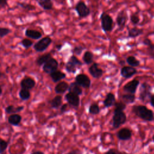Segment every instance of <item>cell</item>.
<instances>
[{
    "label": "cell",
    "instance_id": "obj_11",
    "mask_svg": "<svg viewBox=\"0 0 154 154\" xmlns=\"http://www.w3.org/2000/svg\"><path fill=\"white\" fill-rule=\"evenodd\" d=\"M140 84V81L137 79H133L123 86V90L129 93L134 94L137 89L138 86Z\"/></svg>",
    "mask_w": 154,
    "mask_h": 154
},
{
    "label": "cell",
    "instance_id": "obj_35",
    "mask_svg": "<svg viewBox=\"0 0 154 154\" xmlns=\"http://www.w3.org/2000/svg\"><path fill=\"white\" fill-rule=\"evenodd\" d=\"M17 4L22 8L28 10V11L34 10V9L35 8V7L34 5H32L30 4H27V3H25V2H20V3H17Z\"/></svg>",
    "mask_w": 154,
    "mask_h": 154
},
{
    "label": "cell",
    "instance_id": "obj_51",
    "mask_svg": "<svg viewBox=\"0 0 154 154\" xmlns=\"http://www.w3.org/2000/svg\"><path fill=\"white\" fill-rule=\"evenodd\" d=\"M152 140H153V141L154 142V135L152 136Z\"/></svg>",
    "mask_w": 154,
    "mask_h": 154
},
{
    "label": "cell",
    "instance_id": "obj_13",
    "mask_svg": "<svg viewBox=\"0 0 154 154\" xmlns=\"http://www.w3.org/2000/svg\"><path fill=\"white\" fill-rule=\"evenodd\" d=\"M65 99L70 105L73 106H78L79 105L80 99L78 95L73 93L69 92L65 95Z\"/></svg>",
    "mask_w": 154,
    "mask_h": 154
},
{
    "label": "cell",
    "instance_id": "obj_42",
    "mask_svg": "<svg viewBox=\"0 0 154 154\" xmlns=\"http://www.w3.org/2000/svg\"><path fill=\"white\" fill-rule=\"evenodd\" d=\"M67 108V104H66V103H64V104H63V105H61V108H60V111H61V113L64 112L66 111Z\"/></svg>",
    "mask_w": 154,
    "mask_h": 154
},
{
    "label": "cell",
    "instance_id": "obj_22",
    "mask_svg": "<svg viewBox=\"0 0 154 154\" xmlns=\"http://www.w3.org/2000/svg\"><path fill=\"white\" fill-rule=\"evenodd\" d=\"M116 102V96L112 93H108L103 100V105L105 107H110Z\"/></svg>",
    "mask_w": 154,
    "mask_h": 154
},
{
    "label": "cell",
    "instance_id": "obj_23",
    "mask_svg": "<svg viewBox=\"0 0 154 154\" xmlns=\"http://www.w3.org/2000/svg\"><path fill=\"white\" fill-rule=\"evenodd\" d=\"M68 91H69V92L73 93L78 96L81 95L82 93V90L81 88V86H79L76 82H72L69 85Z\"/></svg>",
    "mask_w": 154,
    "mask_h": 154
},
{
    "label": "cell",
    "instance_id": "obj_8",
    "mask_svg": "<svg viewBox=\"0 0 154 154\" xmlns=\"http://www.w3.org/2000/svg\"><path fill=\"white\" fill-rule=\"evenodd\" d=\"M58 67V62L57 60L52 57L49 59L43 65V71L48 74L57 70Z\"/></svg>",
    "mask_w": 154,
    "mask_h": 154
},
{
    "label": "cell",
    "instance_id": "obj_52",
    "mask_svg": "<svg viewBox=\"0 0 154 154\" xmlns=\"http://www.w3.org/2000/svg\"><path fill=\"white\" fill-rule=\"evenodd\" d=\"M15 154H19V153H15Z\"/></svg>",
    "mask_w": 154,
    "mask_h": 154
},
{
    "label": "cell",
    "instance_id": "obj_50",
    "mask_svg": "<svg viewBox=\"0 0 154 154\" xmlns=\"http://www.w3.org/2000/svg\"><path fill=\"white\" fill-rule=\"evenodd\" d=\"M2 93V87L0 86V96H1Z\"/></svg>",
    "mask_w": 154,
    "mask_h": 154
},
{
    "label": "cell",
    "instance_id": "obj_44",
    "mask_svg": "<svg viewBox=\"0 0 154 154\" xmlns=\"http://www.w3.org/2000/svg\"><path fill=\"white\" fill-rule=\"evenodd\" d=\"M105 154H117V153L114 149H109Z\"/></svg>",
    "mask_w": 154,
    "mask_h": 154
},
{
    "label": "cell",
    "instance_id": "obj_17",
    "mask_svg": "<svg viewBox=\"0 0 154 154\" xmlns=\"http://www.w3.org/2000/svg\"><path fill=\"white\" fill-rule=\"evenodd\" d=\"M25 35L27 37L29 38L34 39V40H39L42 37V34L40 31L35 29H29V28H27L25 29Z\"/></svg>",
    "mask_w": 154,
    "mask_h": 154
},
{
    "label": "cell",
    "instance_id": "obj_24",
    "mask_svg": "<svg viewBox=\"0 0 154 154\" xmlns=\"http://www.w3.org/2000/svg\"><path fill=\"white\" fill-rule=\"evenodd\" d=\"M23 109H24L23 106H19L15 107L12 105H10L5 108V111L8 114H16L17 112H20L22 111H23Z\"/></svg>",
    "mask_w": 154,
    "mask_h": 154
},
{
    "label": "cell",
    "instance_id": "obj_5",
    "mask_svg": "<svg viewBox=\"0 0 154 154\" xmlns=\"http://www.w3.org/2000/svg\"><path fill=\"white\" fill-rule=\"evenodd\" d=\"M52 39L51 37L46 36L38 40V42L35 43L33 46V48L36 52H42L45 51L51 44Z\"/></svg>",
    "mask_w": 154,
    "mask_h": 154
},
{
    "label": "cell",
    "instance_id": "obj_41",
    "mask_svg": "<svg viewBox=\"0 0 154 154\" xmlns=\"http://www.w3.org/2000/svg\"><path fill=\"white\" fill-rule=\"evenodd\" d=\"M8 5L7 0H0V7L4 8Z\"/></svg>",
    "mask_w": 154,
    "mask_h": 154
},
{
    "label": "cell",
    "instance_id": "obj_40",
    "mask_svg": "<svg viewBox=\"0 0 154 154\" xmlns=\"http://www.w3.org/2000/svg\"><path fill=\"white\" fill-rule=\"evenodd\" d=\"M11 32V30L8 28L0 27V37L3 38L4 37L7 35Z\"/></svg>",
    "mask_w": 154,
    "mask_h": 154
},
{
    "label": "cell",
    "instance_id": "obj_46",
    "mask_svg": "<svg viewBox=\"0 0 154 154\" xmlns=\"http://www.w3.org/2000/svg\"><path fill=\"white\" fill-rule=\"evenodd\" d=\"M31 154H45L44 152H42V151H38V150H37V151H33L31 153Z\"/></svg>",
    "mask_w": 154,
    "mask_h": 154
},
{
    "label": "cell",
    "instance_id": "obj_39",
    "mask_svg": "<svg viewBox=\"0 0 154 154\" xmlns=\"http://www.w3.org/2000/svg\"><path fill=\"white\" fill-rule=\"evenodd\" d=\"M84 49L85 48L83 46L81 45H78L74 47V48L72 50V52L76 55H80Z\"/></svg>",
    "mask_w": 154,
    "mask_h": 154
},
{
    "label": "cell",
    "instance_id": "obj_43",
    "mask_svg": "<svg viewBox=\"0 0 154 154\" xmlns=\"http://www.w3.org/2000/svg\"><path fill=\"white\" fill-rule=\"evenodd\" d=\"M149 100H150V103L151 106L154 107V94L151 95Z\"/></svg>",
    "mask_w": 154,
    "mask_h": 154
},
{
    "label": "cell",
    "instance_id": "obj_9",
    "mask_svg": "<svg viewBox=\"0 0 154 154\" xmlns=\"http://www.w3.org/2000/svg\"><path fill=\"white\" fill-rule=\"evenodd\" d=\"M128 19V16L125 10H121L119 12L116 19L119 31H122L124 29V28L126 26Z\"/></svg>",
    "mask_w": 154,
    "mask_h": 154
},
{
    "label": "cell",
    "instance_id": "obj_25",
    "mask_svg": "<svg viewBox=\"0 0 154 154\" xmlns=\"http://www.w3.org/2000/svg\"><path fill=\"white\" fill-rule=\"evenodd\" d=\"M37 3L40 7L45 10H50L53 7L52 0H37Z\"/></svg>",
    "mask_w": 154,
    "mask_h": 154
},
{
    "label": "cell",
    "instance_id": "obj_16",
    "mask_svg": "<svg viewBox=\"0 0 154 154\" xmlns=\"http://www.w3.org/2000/svg\"><path fill=\"white\" fill-rule=\"evenodd\" d=\"M20 85L22 88H25L30 90L35 87V81L30 77L25 78L20 81Z\"/></svg>",
    "mask_w": 154,
    "mask_h": 154
},
{
    "label": "cell",
    "instance_id": "obj_20",
    "mask_svg": "<svg viewBox=\"0 0 154 154\" xmlns=\"http://www.w3.org/2000/svg\"><path fill=\"white\" fill-rule=\"evenodd\" d=\"M22 120V116L18 114H13L8 117V123L14 126H18Z\"/></svg>",
    "mask_w": 154,
    "mask_h": 154
},
{
    "label": "cell",
    "instance_id": "obj_27",
    "mask_svg": "<svg viewBox=\"0 0 154 154\" xmlns=\"http://www.w3.org/2000/svg\"><path fill=\"white\" fill-rule=\"evenodd\" d=\"M50 105L52 108L57 109L62 104V97L60 95L55 96L51 101Z\"/></svg>",
    "mask_w": 154,
    "mask_h": 154
},
{
    "label": "cell",
    "instance_id": "obj_21",
    "mask_svg": "<svg viewBox=\"0 0 154 154\" xmlns=\"http://www.w3.org/2000/svg\"><path fill=\"white\" fill-rule=\"evenodd\" d=\"M143 29L141 28H138L136 27H133L128 29V38H136L143 34Z\"/></svg>",
    "mask_w": 154,
    "mask_h": 154
},
{
    "label": "cell",
    "instance_id": "obj_1",
    "mask_svg": "<svg viewBox=\"0 0 154 154\" xmlns=\"http://www.w3.org/2000/svg\"><path fill=\"white\" fill-rule=\"evenodd\" d=\"M132 112L139 118L148 122L154 119L153 112L144 105H134L132 108Z\"/></svg>",
    "mask_w": 154,
    "mask_h": 154
},
{
    "label": "cell",
    "instance_id": "obj_36",
    "mask_svg": "<svg viewBox=\"0 0 154 154\" xmlns=\"http://www.w3.org/2000/svg\"><path fill=\"white\" fill-rule=\"evenodd\" d=\"M8 146V143L0 138V154H3L5 152V150L7 149Z\"/></svg>",
    "mask_w": 154,
    "mask_h": 154
},
{
    "label": "cell",
    "instance_id": "obj_7",
    "mask_svg": "<svg viewBox=\"0 0 154 154\" xmlns=\"http://www.w3.org/2000/svg\"><path fill=\"white\" fill-rule=\"evenodd\" d=\"M152 87L146 82H143L140 88L139 99L142 102H146L150 99L152 93Z\"/></svg>",
    "mask_w": 154,
    "mask_h": 154
},
{
    "label": "cell",
    "instance_id": "obj_49",
    "mask_svg": "<svg viewBox=\"0 0 154 154\" xmlns=\"http://www.w3.org/2000/svg\"><path fill=\"white\" fill-rule=\"evenodd\" d=\"M5 76V74L4 73H2L1 72H0V78L4 77Z\"/></svg>",
    "mask_w": 154,
    "mask_h": 154
},
{
    "label": "cell",
    "instance_id": "obj_26",
    "mask_svg": "<svg viewBox=\"0 0 154 154\" xmlns=\"http://www.w3.org/2000/svg\"><path fill=\"white\" fill-rule=\"evenodd\" d=\"M51 57H52V55H51V53H47V54L42 55L39 56L38 57H37V58L36 59L35 63L37 66H41L43 65Z\"/></svg>",
    "mask_w": 154,
    "mask_h": 154
},
{
    "label": "cell",
    "instance_id": "obj_4",
    "mask_svg": "<svg viewBox=\"0 0 154 154\" xmlns=\"http://www.w3.org/2000/svg\"><path fill=\"white\" fill-rule=\"evenodd\" d=\"M126 122V116L123 111H114L112 116V127L114 129L119 128Z\"/></svg>",
    "mask_w": 154,
    "mask_h": 154
},
{
    "label": "cell",
    "instance_id": "obj_32",
    "mask_svg": "<svg viewBox=\"0 0 154 154\" xmlns=\"http://www.w3.org/2000/svg\"><path fill=\"white\" fill-rule=\"evenodd\" d=\"M142 43L144 45H146L147 46V52L148 53L154 51V44L152 43V41L149 38H144L143 40Z\"/></svg>",
    "mask_w": 154,
    "mask_h": 154
},
{
    "label": "cell",
    "instance_id": "obj_30",
    "mask_svg": "<svg viewBox=\"0 0 154 154\" xmlns=\"http://www.w3.org/2000/svg\"><path fill=\"white\" fill-rule=\"evenodd\" d=\"M126 63L132 67H137L139 66L140 64V62L138 60H137L134 56L130 55L128 56L126 59Z\"/></svg>",
    "mask_w": 154,
    "mask_h": 154
},
{
    "label": "cell",
    "instance_id": "obj_31",
    "mask_svg": "<svg viewBox=\"0 0 154 154\" xmlns=\"http://www.w3.org/2000/svg\"><path fill=\"white\" fill-rule=\"evenodd\" d=\"M19 96L22 100H28L31 97V93L29 90L21 88L19 92Z\"/></svg>",
    "mask_w": 154,
    "mask_h": 154
},
{
    "label": "cell",
    "instance_id": "obj_47",
    "mask_svg": "<svg viewBox=\"0 0 154 154\" xmlns=\"http://www.w3.org/2000/svg\"><path fill=\"white\" fill-rule=\"evenodd\" d=\"M67 154H78V152H77L76 150H73L69 152Z\"/></svg>",
    "mask_w": 154,
    "mask_h": 154
},
{
    "label": "cell",
    "instance_id": "obj_6",
    "mask_svg": "<svg viewBox=\"0 0 154 154\" xmlns=\"http://www.w3.org/2000/svg\"><path fill=\"white\" fill-rule=\"evenodd\" d=\"M75 10L80 18L86 17L88 16L91 13L89 7L84 1H79L77 2L75 7Z\"/></svg>",
    "mask_w": 154,
    "mask_h": 154
},
{
    "label": "cell",
    "instance_id": "obj_14",
    "mask_svg": "<svg viewBox=\"0 0 154 154\" xmlns=\"http://www.w3.org/2000/svg\"><path fill=\"white\" fill-rule=\"evenodd\" d=\"M137 73V70L132 66H123L120 70L121 76L125 78H129Z\"/></svg>",
    "mask_w": 154,
    "mask_h": 154
},
{
    "label": "cell",
    "instance_id": "obj_48",
    "mask_svg": "<svg viewBox=\"0 0 154 154\" xmlns=\"http://www.w3.org/2000/svg\"><path fill=\"white\" fill-rule=\"evenodd\" d=\"M149 55L152 58H154V51L153 52H149L148 53Z\"/></svg>",
    "mask_w": 154,
    "mask_h": 154
},
{
    "label": "cell",
    "instance_id": "obj_15",
    "mask_svg": "<svg viewBox=\"0 0 154 154\" xmlns=\"http://www.w3.org/2000/svg\"><path fill=\"white\" fill-rule=\"evenodd\" d=\"M117 137L120 140H128L131 138L132 132L129 128H122L117 132Z\"/></svg>",
    "mask_w": 154,
    "mask_h": 154
},
{
    "label": "cell",
    "instance_id": "obj_45",
    "mask_svg": "<svg viewBox=\"0 0 154 154\" xmlns=\"http://www.w3.org/2000/svg\"><path fill=\"white\" fill-rule=\"evenodd\" d=\"M62 47H63V45H61V44H58V45H57L56 46H55V48H56V49L57 50V51H60L61 49H62Z\"/></svg>",
    "mask_w": 154,
    "mask_h": 154
},
{
    "label": "cell",
    "instance_id": "obj_38",
    "mask_svg": "<svg viewBox=\"0 0 154 154\" xmlns=\"http://www.w3.org/2000/svg\"><path fill=\"white\" fill-rule=\"evenodd\" d=\"M114 105L115 106L114 111H124L126 107V103L122 102H115Z\"/></svg>",
    "mask_w": 154,
    "mask_h": 154
},
{
    "label": "cell",
    "instance_id": "obj_3",
    "mask_svg": "<svg viewBox=\"0 0 154 154\" xmlns=\"http://www.w3.org/2000/svg\"><path fill=\"white\" fill-rule=\"evenodd\" d=\"M82 65V63L81 61L75 55H73L66 63L65 69L69 73H76L77 69L79 68Z\"/></svg>",
    "mask_w": 154,
    "mask_h": 154
},
{
    "label": "cell",
    "instance_id": "obj_2",
    "mask_svg": "<svg viewBox=\"0 0 154 154\" xmlns=\"http://www.w3.org/2000/svg\"><path fill=\"white\" fill-rule=\"evenodd\" d=\"M101 27L105 32H111L113 28L114 21L112 17L105 12H102L100 16Z\"/></svg>",
    "mask_w": 154,
    "mask_h": 154
},
{
    "label": "cell",
    "instance_id": "obj_12",
    "mask_svg": "<svg viewBox=\"0 0 154 154\" xmlns=\"http://www.w3.org/2000/svg\"><path fill=\"white\" fill-rule=\"evenodd\" d=\"M88 72L94 78H99L103 75V70L99 67V64L96 63H94L88 68Z\"/></svg>",
    "mask_w": 154,
    "mask_h": 154
},
{
    "label": "cell",
    "instance_id": "obj_33",
    "mask_svg": "<svg viewBox=\"0 0 154 154\" xmlns=\"http://www.w3.org/2000/svg\"><path fill=\"white\" fill-rule=\"evenodd\" d=\"M88 112L91 114L96 115L100 112V108L98 105L96 103L91 104L88 108Z\"/></svg>",
    "mask_w": 154,
    "mask_h": 154
},
{
    "label": "cell",
    "instance_id": "obj_19",
    "mask_svg": "<svg viewBox=\"0 0 154 154\" xmlns=\"http://www.w3.org/2000/svg\"><path fill=\"white\" fill-rule=\"evenodd\" d=\"M50 77L51 78L52 81L54 82H57L60 81L61 79L65 78L66 77V75L62 72L60 70H55L49 74Z\"/></svg>",
    "mask_w": 154,
    "mask_h": 154
},
{
    "label": "cell",
    "instance_id": "obj_18",
    "mask_svg": "<svg viewBox=\"0 0 154 154\" xmlns=\"http://www.w3.org/2000/svg\"><path fill=\"white\" fill-rule=\"evenodd\" d=\"M69 84L65 81H61L58 82L55 87L54 90L57 94H63L68 90Z\"/></svg>",
    "mask_w": 154,
    "mask_h": 154
},
{
    "label": "cell",
    "instance_id": "obj_29",
    "mask_svg": "<svg viewBox=\"0 0 154 154\" xmlns=\"http://www.w3.org/2000/svg\"><path fill=\"white\" fill-rule=\"evenodd\" d=\"M122 98L125 103L130 104V103H132L135 101V96L134 94L128 93L123 94L122 96Z\"/></svg>",
    "mask_w": 154,
    "mask_h": 154
},
{
    "label": "cell",
    "instance_id": "obj_34",
    "mask_svg": "<svg viewBox=\"0 0 154 154\" xmlns=\"http://www.w3.org/2000/svg\"><path fill=\"white\" fill-rule=\"evenodd\" d=\"M130 20H131V22L133 25H138L140 22V18L138 14L137 13H135L131 14Z\"/></svg>",
    "mask_w": 154,
    "mask_h": 154
},
{
    "label": "cell",
    "instance_id": "obj_37",
    "mask_svg": "<svg viewBox=\"0 0 154 154\" xmlns=\"http://www.w3.org/2000/svg\"><path fill=\"white\" fill-rule=\"evenodd\" d=\"M33 42L28 38H23L20 42L21 45L25 49H28L33 45Z\"/></svg>",
    "mask_w": 154,
    "mask_h": 154
},
{
    "label": "cell",
    "instance_id": "obj_10",
    "mask_svg": "<svg viewBox=\"0 0 154 154\" xmlns=\"http://www.w3.org/2000/svg\"><path fill=\"white\" fill-rule=\"evenodd\" d=\"M75 82L81 87L88 88L91 85V80L89 77L84 73H79L75 77Z\"/></svg>",
    "mask_w": 154,
    "mask_h": 154
},
{
    "label": "cell",
    "instance_id": "obj_28",
    "mask_svg": "<svg viewBox=\"0 0 154 154\" xmlns=\"http://www.w3.org/2000/svg\"><path fill=\"white\" fill-rule=\"evenodd\" d=\"M93 57H94L93 54L91 51H87L84 52L83 55L82 60L85 64H90L93 62Z\"/></svg>",
    "mask_w": 154,
    "mask_h": 154
}]
</instances>
